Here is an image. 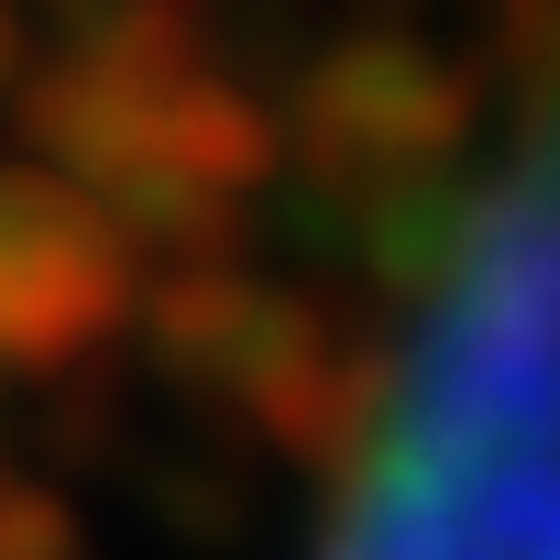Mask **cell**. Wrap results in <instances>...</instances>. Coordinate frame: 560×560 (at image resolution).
I'll return each mask as SVG.
<instances>
[{
	"instance_id": "1",
	"label": "cell",
	"mask_w": 560,
	"mask_h": 560,
	"mask_svg": "<svg viewBox=\"0 0 560 560\" xmlns=\"http://www.w3.org/2000/svg\"><path fill=\"white\" fill-rule=\"evenodd\" d=\"M319 560H560V67L418 298Z\"/></svg>"
},
{
	"instance_id": "2",
	"label": "cell",
	"mask_w": 560,
	"mask_h": 560,
	"mask_svg": "<svg viewBox=\"0 0 560 560\" xmlns=\"http://www.w3.org/2000/svg\"><path fill=\"white\" fill-rule=\"evenodd\" d=\"M483 89L418 34H341L287 89V176L330 198H374L407 176H462Z\"/></svg>"
},
{
	"instance_id": "3",
	"label": "cell",
	"mask_w": 560,
	"mask_h": 560,
	"mask_svg": "<svg viewBox=\"0 0 560 560\" xmlns=\"http://www.w3.org/2000/svg\"><path fill=\"white\" fill-rule=\"evenodd\" d=\"M132 308H143V253L121 242V220L78 176L0 154V363L78 374L132 330Z\"/></svg>"
},
{
	"instance_id": "4",
	"label": "cell",
	"mask_w": 560,
	"mask_h": 560,
	"mask_svg": "<svg viewBox=\"0 0 560 560\" xmlns=\"http://www.w3.org/2000/svg\"><path fill=\"white\" fill-rule=\"evenodd\" d=\"M287 308H298V287L253 275L242 253H209V264H165V275H154L143 308H132V330H143V352H154V374H165L176 396L242 407V385L264 374Z\"/></svg>"
},
{
	"instance_id": "5",
	"label": "cell",
	"mask_w": 560,
	"mask_h": 560,
	"mask_svg": "<svg viewBox=\"0 0 560 560\" xmlns=\"http://www.w3.org/2000/svg\"><path fill=\"white\" fill-rule=\"evenodd\" d=\"M385 374H396V363H385L352 319H330L319 298H298L287 330H275V352H264V374L242 385V418H253V440L341 472V462L363 451L374 407H385Z\"/></svg>"
},
{
	"instance_id": "6",
	"label": "cell",
	"mask_w": 560,
	"mask_h": 560,
	"mask_svg": "<svg viewBox=\"0 0 560 560\" xmlns=\"http://www.w3.org/2000/svg\"><path fill=\"white\" fill-rule=\"evenodd\" d=\"M0 560H78V505L45 483H12L0 494Z\"/></svg>"
},
{
	"instance_id": "7",
	"label": "cell",
	"mask_w": 560,
	"mask_h": 560,
	"mask_svg": "<svg viewBox=\"0 0 560 560\" xmlns=\"http://www.w3.org/2000/svg\"><path fill=\"white\" fill-rule=\"evenodd\" d=\"M23 67H34V0H0V100L23 89Z\"/></svg>"
},
{
	"instance_id": "8",
	"label": "cell",
	"mask_w": 560,
	"mask_h": 560,
	"mask_svg": "<svg viewBox=\"0 0 560 560\" xmlns=\"http://www.w3.org/2000/svg\"><path fill=\"white\" fill-rule=\"evenodd\" d=\"M0 494H12V462H0Z\"/></svg>"
},
{
	"instance_id": "9",
	"label": "cell",
	"mask_w": 560,
	"mask_h": 560,
	"mask_svg": "<svg viewBox=\"0 0 560 560\" xmlns=\"http://www.w3.org/2000/svg\"><path fill=\"white\" fill-rule=\"evenodd\" d=\"M0 385H12V363H0Z\"/></svg>"
}]
</instances>
